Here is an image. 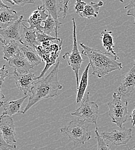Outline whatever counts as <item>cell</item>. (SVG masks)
Masks as SVG:
<instances>
[{"label":"cell","mask_w":135,"mask_h":150,"mask_svg":"<svg viewBox=\"0 0 135 150\" xmlns=\"http://www.w3.org/2000/svg\"><path fill=\"white\" fill-rule=\"evenodd\" d=\"M59 64L60 60L58 58L57 62L49 74L34 82L29 95L28 102L21 113H25L40 100L58 96V90L62 88V86L58 80Z\"/></svg>","instance_id":"1"},{"label":"cell","mask_w":135,"mask_h":150,"mask_svg":"<svg viewBox=\"0 0 135 150\" xmlns=\"http://www.w3.org/2000/svg\"><path fill=\"white\" fill-rule=\"evenodd\" d=\"M80 46L83 49L81 53L90 59L93 71V75H96L98 78H102L113 71H121L122 69V64L118 61L119 58L117 56L107 52H103L83 43H80Z\"/></svg>","instance_id":"2"},{"label":"cell","mask_w":135,"mask_h":150,"mask_svg":"<svg viewBox=\"0 0 135 150\" xmlns=\"http://www.w3.org/2000/svg\"><path fill=\"white\" fill-rule=\"evenodd\" d=\"M85 122L82 119L72 120L67 126L61 128L60 131L65 134L69 140L74 142V145L84 144L91 138V133Z\"/></svg>","instance_id":"3"},{"label":"cell","mask_w":135,"mask_h":150,"mask_svg":"<svg viewBox=\"0 0 135 150\" xmlns=\"http://www.w3.org/2000/svg\"><path fill=\"white\" fill-rule=\"evenodd\" d=\"M113 100L107 103L109 108V115L113 123L119 128L127 121L128 115V102L126 98L113 95Z\"/></svg>","instance_id":"4"},{"label":"cell","mask_w":135,"mask_h":150,"mask_svg":"<svg viewBox=\"0 0 135 150\" xmlns=\"http://www.w3.org/2000/svg\"><path fill=\"white\" fill-rule=\"evenodd\" d=\"M98 112L99 107L98 104L90 100V93H87L80 107L75 112H72L71 114L78 117L84 121L90 124H94L97 126Z\"/></svg>","instance_id":"5"},{"label":"cell","mask_w":135,"mask_h":150,"mask_svg":"<svg viewBox=\"0 0 135 150\" xmlns=\"http://www.w3.org/2000/svg\"><path fill=\"white\" fill-rule=\"evenodd\" d=\"M74 31H73V40H74V46L73 50L71 53H66L62 58L65 59L68 65L72 67V70L75 72L76 79L77 88L79 85V79H78V72L81 68V64L84 62L82 58L81 53H80L78 48L77 45V35H76V25L74 18H72Z\"/></svg>","instance_id":"6"},{"label":"cell","mask_w":135,"mask_h":150,"mask_svg":"<svg viewBox=\"0 0 135 150\" xmlns=\"http://www.w3.org/2000/svg\"><path fill=\"white\" fill-rule=\"evenodd\" d=\"M132 128L122 127L119 130H113L110 132H103L100 136L105 140L109 141L113 145L122 146L126 145L132 139Z\"/></svg>","instance_id":"7"},{"label":"cell","mask_w":135,"mask_h":150,"mask_svg":"<svg viewBox=\"0 0 135 150\" xmlns=\"http://www.w3.org/2000/svg\"><path fill=\"white\" fill-rule=\"evenodd\" d=\"M0 133L5 140L11 145H15L16 131L14 121L11 116L1 115L0 117Z\"/></svg>","instance_id":"8"},{"label":"cell","mask_w":135,"mask_h":150,"mask_svg":"<svg viewBox=\"0 0 135 150\" xmlns=\"http://www.w3.org/2000/svg\"><path fill=\"white\" fill-rule=\"evenodd\" d=\"M135 88V62L131 70L124 76L120 86L113 94L117 96L128 98Z\"/></svg>","instance_id":"9"},{"label":"cell","mask_w":135,"mask_h":150,"mask_svg":"<svg viewBox=\"0 0 135 150\" xmlns=\"http://www.w3.org/2000/svg\"><path fill=\"white\" fill-rule=\"evenodd\" d=\"M42 2V7L48 11L54 20L56 24L55 31L56 37L58 38V30L61 27L62 23L59 21V15L61 12H63L62 0H40Z\"/></svg>","instance_id":"10"},{"label":"cell","mask_w":135,"mask_h":150,"mask_svg":"<svg viewBox=\"0 0 135 150\" xmlns=\"http://www.w3.org/2000/svg\"><path fill=\"white\" fill-rule=\"evenodd\" d=\"M12 74L17 87L25 95L29 96L34 82L37 80L35 74L30 72L25 74H18L15 71Z\"/></svg>","instance_id":"11"},{"label":"cell","mask_w":135,"mask_h":150,"mask_svg":"<svg viewBox=\"0 0 135 150\" xmlns=\"http://www.w3.org/2000/svg\"><path fill=\"white\" fill-rule=\"evenodd\" d=\"M23 16L21 15L19 19L8 27L0 30V35L5 42V44L11 40L21 42L20 27L22 24Z\"/></svg>","instance_id":"12"},{"label":"cell","mask_w":135,"mask_h":150,"mask_svg":"<svg viewBox=\"0 0 135 150\" xmlns=\"http://www.w3.org/2000/svg\"><path fill=\"white\" fill-rule=\"evenodd\" d=\"M8 62L9 66L13 68L15 71L18 74L28 73L31 69L34 68L21 52L16 56L9 59Z\"/></svg>","instance_id":"13"},{"label":"cell","mask_w":135,"mask_h":150,"mask_svg":"<svg viewBox=\"0 0 135 150\" xmlns=\"http://www.w3.org/2000/svg\"><path fill=\"white\" fill-rule=\"evenodd\" d=\"M23 27V32L21 33L20 43L24 46L30 47L35 50L37 46L41 45L37 39L36 28L28 27L22 23Z\"/></svg>","instance_id":"14"},{"label":"cell","mask_w":135,"mask_h":150,"mask_svg":"<svg viewBox=\"0 0 135 150\" xmlns=\"http://www.w3.org/2000/svg\"><path fill=\"white\" fill-rule=\"evenodd\" d=\"M46 10L43 9L42 6H39L36 11L31 13L28 19H23V21L28 23L30 27L36 28L39 32L43 33V27L41 25V23L49 16V15L46 13Z\"/></svg>","instance_id":"15"},{"label":"cell","mask_w":135,"mask_h":150,"mask_svg":"<svg viewBox=\"0 0 135 150\" xmlns=\"http://www.w3.org/2000/svg\"><path fill=\"white\" fill-rule=\"evenodd\" d=\"M20 16L12 8H3L0 10V28L4 29L19 19Z\"/></svg>","instance_id":"16"},{"label":"cell","mask_w":135,"mask_h":150,"mask_svg":"<svg viewBox=\"0 0 135 150\" xmlns=\"http://www.w3.org/2000/svg\"><path fill=\"white\" fill-rule=\"evenodd\" d=\"M27 97V96L25 95L23 98L18 100L11 101L6 100V102H4L2 106L4 111L2 115H8L12 117L18 112H21V106Z\"/></svg>","instance_id":"17"},{"label":"cell","mask_w":135,"mask_h":150,"mask_svg":"<svg viewBox=\"0 0 135 150\" xmlns=\"http://www.w3.org/2000/svg\"><path fill=\"white\" fill-rule=\"evenodd\" d=\"M103 5L104 3L102 1L98 2H91L86 5L84 11L80 14V16L88 19H90L92 17L97 18L99 14V10Z\"/></svg>","instance_id":"18"},{"label":"cell","mask_w":135,"mask_h":150,"mask_svg":"<svg viewBox=\"0 0 135 150\" xmlns=\"http://www.w3.org/2000/svg\"><path fill=\"white\" fill-rule=\"evenodd\" d=\"M21 52L27 59L29 62L34 67L38 66L40 63L44 62L42 58L39 55L36 50L27 46L22 47L20 49Z\"/></svg>","instance_id":"19"},{"label":"cell","mask_w":135,"mask_h":150,"mask_svg":"<svg viewBox=\"0 0 135 150\" xmlns=\"http://www.w3.org/2000/svg\"><path fill=\"white\" fill-rule=\"evenodd\" d=\"M91 67L90 63H89L86 67L83 73L80 82L77 88V94L76 96V102L77 103L81 102L84 98L87 87L88 86V72L90 67Z\"/></svg>","instance_id":"20"},{"label":"cell","mask_w":135,"mask_h":150,"mask_svg":"<svg viewBox=\"0 0 135 150\" xmlns=\"http://www.w3.org/2000/svg\"><path fill=\"white\" fill-rule=\"evenodd\" d=\"M19 44L15 40H11L2 46L4 59L7 61L13 57L16 56L21 53L20 49L19 48Z\"/></svg>","instance_id":"21"},{"label":"cell","mask_w":135,"mask_h":150,"mask_svg":"<svg viewBox=\"0 0 135 150\" xmlns=\"http://www.w3.org/2000/svg\"><path fill=\"white\" fill-rule=\"evenodd\" d=\"M112 31H108L106 29H105L101 33V39L103 46L106 50V51L113 54V55L117 56V53L114 50L115 45L114 43L113 37L112 35Z\"/></svg>","instance_id":"22"},{"label":"cell","mask_w":135,"mask_h":150,"mask_svg":"<svg viewBox=\"0 0 135 150\" xmlns=\"http://www.w3.org/2000/svg\"><path fill=\"white\" fill-rule=\"evenodd\" d=\"M45 24L43 27V33L46 34L50 35V34L56 31V24L53 17L49 14V16L47 19L43 21Z\"/></svg>","instance_id":"23"},{"label":"cell","mask_w":135,"mask_h":150,"mask_svg":"<svg viewBox=\"0 0 135 150\" xmlns=\"http://www.w3.org/2000/svg\"><path fill=\"white\" fill-rule=\"evenodd\" d=\"M95 132V139H97L98 143V150H112L109 145L105 142V140L103 139L99 133L98 128L97 127Z\"/></svg>","instance_id":"24"},{"label":"cell","mask_w":135,"mask_h":150,"mask_svg":"<svg viewBox=\"0 0 135 150\" xmlns=\"http://www.w3.org/2000/svg\"><path fill=\"white\" fill-rule=\"evenodd\" d=\"M37 39L40 44L43 42L46 41V40H50V41L57 40L59 42V41H61V39H60V38L53 37L50 36V35L46 34L44 33H40L38 31H37Z\"/></svg>","instance_id":"25"},{"label":"cell","mask_w":135,"mask_h":150,"mask_svg":"<svg viewBox=\"0 0 135 150\" xmlns=\"http://www.w3.org/2000/svg\"><path fill=\"white\" fill-rule=\"evenodd\" d=\"M125 9H127V15L128 16L134 18V24H135V0L132 1L125 7Z\"/></svg>","instance_id":"26"},{"label":"cell","mask_w":135,"mask_h":150,"mask_svg":"<svg viewBox=\"0 0 135 150\" xmlns=\"http://www.w3.org/2000/svg\"><path fill=\"white\" fill-rule=\"evenodd\" d=\"M16 145L9 144L4 139L0 133V150H10L13 149H16Z\"/></svg>","instance_id":"27"},{"label":"cell","mask_w":135,"mask_h":150,"mask_svg":"<svg viewBox=\"0 0 135 150\" xmlns=\"http://www.w3.org/2000/svg\"><path fill=\"white\" fill-rule=\"evenodd\" d=\"M86 5L87 4L82 0H76L75 5V10L76 13L80 15V14L84 11Z\"/></svg>","instance_id":"28"},{"label":"cell","mask_w":135,"mask_h":150,"mask_svg":"<svg viewBox=\"0 0 135 150\" xmlns=\"http://www.w3.org/2000/svg\"><path fill=\"white\" fill-rule=\"evenodd\" d=\"M9 71L6 69V65H4L1 68H0V84H2L4 82L5 78L9 76Z\"/></svg>","instance_id":"29"},{"label":"cell","mask_w":135,"mask_h":150,"mask_svg":"<svg viewBox=\"0 0 135 150\" xmlns=\"http://www.w3.org/2000/svg\"><path fill=\"white\" fill-rule=\"evenodd\" d=\"M11 1H13L15 3V4L21 6H23L27 4H34V0H11Z\"/></svg>","instance_id":"30"},{"label":"cell","mask_w":135,"mask_h":150,"mask_svg":"<svg viewBox=\"0 0 135 150\" xmlns=\"http://www.w3.org/2000/svg\"><path fill=\"white\" fill-rule=\"evenodd\" d=\"M70 0H62V4H63V16H62V18L65 19L66 15H67V12H68V5H69V2Z\"/></svg>","instance_id":"31"},{"label":"cell","mask_w":135,"mask_h":150,"mask_svg":"<svg viewBox=\"0 0 135 150\" xmlns=\"http://www.w3.org/2000/svg\"><path fill=\"white\" fill-rule=\"evenodd\" d=\"M1 84H0V108L2 107L4 102L2 101V99H5V96L3 94L2 92V90H1Z\"/></svg>","instance_id":"32"},{"label":"cell","mask_w":135,"mask_h":150,"mask_svg":"<svg viewBox=\"0 0 135 150\" xmlns=\"http://www.w3.org/2000/svg\"><path fill=\"white\" fill-rule=\"evenodd\" d=\"M131 117L132 118V121H131V123L132 124V127H135V108L133 110L132 112L131 115Z\"/></svg>","instance_id":"33"},{"label":"cell","mask_w":135,"mask_h":150,"mask_svg":"<svg viewBox=\"0 0 135 150\" xmlns=\"http://www.w3.org/2000/svg\"><path fill=\"white\" fill-rule=\"evenodd\" d=\"M9 8L10 7H9L8 5H6L3 3L2 0H0V10L3 8Z\"/></svg>","instance_id":"34"},{"label":"cell","mask_w":135,"mask_h":150,"mask_svg":"<svg viewBox=\"0 0 135 150\" xmlns=\"http://www.w3.org/2000/svg\"><path fill=\"white\" fill-rule=\"evenodd\" d=\"M128 150H135V143L132 145L131 147H128Z\"/></svg>","instance_id":"35"},{"label":"cell","mask_w":135,"mask_h":150,"mask_svg":"<svg viewBox=\"0 0 135 150\" xmlns=\"http://www.w3.org/2000/svg\"><path fill=\"white\" fill-rule=\"evenodd\" d=\"M3 1H5V2H9V3H10V4H11L12 5H15V3L13 2V1H12L11 0H3Z\"/></svg>","instance_id":"36"},{"label":"cell","mask_w":135,"mask_h":150,"mask_svg":"<svg viewBox=\"0 0 135 150\" xmlns=\"http://www.w3.org/2000/svg\"><path fill=\"white\" fill-rule=\"evenodd\" d=\"M0 42H2V43H4V44H5V42H4V39H2V37H0Z\"/></svg>","instance_id":"37"},{"label":"cell","mask_w":135,"mask_h":150,"mask_svg":"<svg viewBox=\"0 0 135 150\" xmlns=\"http://www.w3.org/2000/svg\"><path fill=\"white\" fill-rule=\"evenodd\" d=\"M119 2H122V3H124V0H119Z\"/></svg>","instance_id":"38"}]
</instances>
